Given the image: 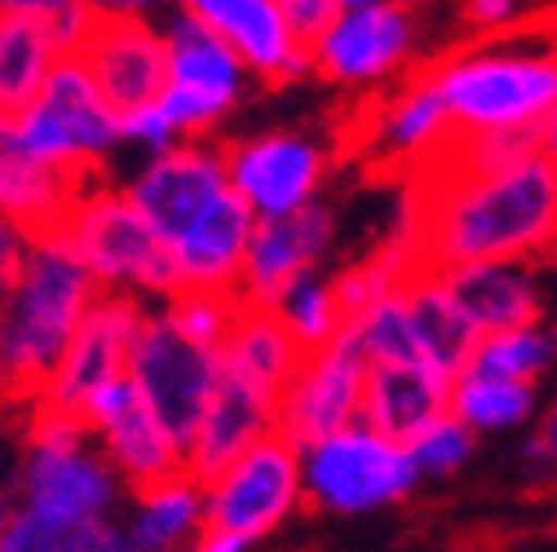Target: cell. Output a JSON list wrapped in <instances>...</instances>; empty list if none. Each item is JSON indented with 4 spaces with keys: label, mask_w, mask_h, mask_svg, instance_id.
<instances>
[{
    "label": "cell",
    "mask_w": 557,
    "mask_h": 552,
    "mask_svg": "<svg viewBox=\"0 0 557 552\" xmlns=\"http://www.w3.org/2000/svg\"><path fill=\"white\" fill-rule=\"evenodd\" d=\"M389 243L411 274L548 261L557 248V173L544 155H531L478 177L411 181Z\"/></svg>",
    "instance_id": "cell-1"
},
{
    "label": "cell",
    "mask_w": 557,
    "mask_h": 552,
    "mask_svg": "<svg viewBox=\"0 0 557 552\" xmlns=\"http://www.w3.org/2000/svg\"><path fill=\"white\" fill-rule=\"evenodd\" d=\"M98 301L94 274L66 248H32L23 284L0 314V406L32 411L72 344L81 318Z\"/></svg>",
    "instance_id": "cell-2"
},
{
    "label": "cell",
    "mask_w": 557,
    "mask_h": 552,
    "mask_svg": "<svg viewBox=\"0 0 557 552\" xmlns=\"http://www.w3.org/2000/svg\"><path fill=\"white\" fill-rule=\"evenodd\" d=\"M456 133H540L557 106L553 40H482L434 66Z\"/></svg>",
    "instance_id": "cell-3"
},
{
    "label": "cell",
    "mask_w": 557,
    "mask_h": 552,
    "mask_svg": "<svg viewBox=\"0 0 557 552\" xmlns=\"http://www.w3.org/2000/svg\"><path fill=\"white\" fill-rule=\"evenodd\" d=\"M128 376L143 389L151 416L173 442V451L186 460L208 416V402L218 393L222 359L213 350H203L199 340H190L169 314H147L128 354Z\"/></svg>",
    "instance_id": "cell-4"
},
{
    "label": "cell",
    "mask_w": 557,
    "mask_h": 552,
    "mask_svg": "<svg viewBox=\"0 0 557 552\" xmlns=\"http://www.w3.org/2000/svg\"><path fill=\"white\" fill-rule=\"evenodd\" d=\"M62 58L89 80V89L115 120L160 106L169 89V40H160L137 14L85 10Z\"/></svg>",
    "instance_id": "cell-5"
},
{
    "label": "cell",
    "mask_w": 557,
    "mask_h": 552,
    "mask_svg": "<svg viewBox=\"0 0 557 552\" xmlns=\"http://www.w3.org/2000/svg\"><path fill=\"white\" fill-rule=\"evenodd\" d=\"M62 248L94 274V284L147 288L160 297L182 292V269L173 248L133 209L128 195L98 190L94 199H85L72 226H66Z\"/></svg>",
    "instance_id": "cell-6"
},
{
    "label": "cell",
    "mask_w": 557,
    "mask_h": 552,
    "mask_svg": "<svg viewBox=\"0 0 557 552\" xmlns=\"http://www.w3.org/2000/svg\"><path fill=\"white\" fill-rule=\"evenodd\" d=\"M301 491L310 504L327 513H376L416 491V460L407 447L372 434L368 425H350L319 447L301 451Z\"/></svg>",
    "instance_id": "cell-7"
},
{
    "label": "cell",
    "mask_w": 557,
    "mask_h": 552,
    "mask_svg": "<svg viewBox=\"0 0 557 552\" xmlns=\"http://www.w3.org/2000/svg\"><path fill=\"white\" fill-rule=\"evenodd\" d=\"M14 137L23 155L49 168H85L102 164V155L120 142V120L98 102L89 80L72 62H58L40 98L14 120Z\"/></svg>",
    "instance_id": "cell-8"
},
{
    "label": "cell",
    "mask_w": 557,
    "mask_h": 552,
    "mask_svg": "<svg viewBox=\"0 0 557 552\" xmlns=\"http://www.w3.org/2000/svg\"><path fill=\"white\" fill-rule=\"evenodd\" d=\"M203 495H208V504H203L199 526H213V530H226V535H239L252 543L297 509L301 451L288 438L265 434Z\"/></svg>",
    "instance_id": "cell-9"
},
{
    "label": "cell",
    "mask_w": 557,
    "mask_h": 552,
    "mask_svg": "<svg viewBox=\"0 0 557 552\" xmlns=\"http://www.w3.org/2000/svg\"><path fill=\"white\" fill-rule=\"evenodd\" d=\"M143 305L124 292H111V297H98L89 305V314L81 318L72 344L58 363V376L49 385V393L32 406V411H53L62 421H76L85 425V411L89 402L128 372V354H133V340H137V327H143ZM89 429V425H85Z\"/></svg>",
    "instance_id": "cell-10"
},
{
    "label": "cell",
    "mask_w": 557,
    "mask_h": 552,
    "mask_svg": "<svg viewBox=\"0 0 557 552\" xmlns=\"http://www.w3.org/2000/svg\"><path fill=\"white\" fill-rule=\"evenodd\" d=\"M244 62L208 32L199 18L182 14L169 27V89L160 98L164 120L177 133L213 128L239 98Z\"/></svg>",
    "instance_id": "cell-11"
},
{
    "label": "cell",
    "mask_w": 557,
    "mask_h": 552,
    "mask_svg": "<svg viewBox=\"0 0 557 552\" xmlns=\"http://www.w3.org/2000/svg\"><path fill=\"white\" fill-rule=\"evenodd\" d=\"M363 380H368L363 354L345 336H336L327 350L310 354V363L301 367V376L284 393L278 416H274V434L288 438L297 451H310L323 438L359 425Z\"/></svg>",
    "instance_id": "cell-12"
},
{
    "label": "cell",
    "mask_w": 557,
    "mask_h": 552,
    "mask_svg": "<svg viewBox=\"0 0 557 552\" xmlns=\"http://www.w3.org/2000/svg\"><path fill=\"white\" fill-rule=\"evenodd\" d=\"M85 425L102 434L115 473H124L128 491H133L137 500H147V495L164 491L169 481L186 477V460L173 451V442H169L164 429L156 425L143 389L133 385L128 372H124L120 380H111V385L89 402Z\"/></svg>",
    "instance_id": "cell-13"
},
{
    "label": "cell",
    "mask_w": 557,
    "mask_h": 552,
    "mask_svg": "<svg viewBox=\"0 0 557 552\" xmlns=\"http://www.w3.org/2000/svg\"><path fill=\"white\" fill-rule=\"evenodd\" d=\"M416 49V18L407 0H385L368 10H341L327 36L314 45L310 62L332 85H381Z\"/></svg>",
    "instance_id": "cell-14"
},
{
    "label": "cell",
    "mask_w": 557,
    "mask_h": 552,
    "mask_svg": "<svg viewBox=\"0 0 557 552\" xmlns=\"http://www.w3.org/2000/svg\"><path fill=\"white\" fill-rule=\"evenodd\" d=\"M226 190H231L226 147L190 142V147H173V151L156 155V164L133 181L128 203L173 248Z\"/></svg>",
    "instance_id": "cell-15"
},
{
    "label": "cell",
    "mask_w": 557,
    "mask_h": 552,
    "mask_svg": "<svg viewBox=\"0 0 557 552\" xmlns=\"http://www.w3.org/2000/svg\"><path fill=\"white\" fill-rule=\"evenodd\" d=\"M323 147L297 133H265L226 151L231 190L261 217H288L306 209L323 181Z\"/></svg>",
    "instance_id": "cell-16"
},
{
    "label": "cell",
    "mask_w": 557,
    "mask_h": 552,
    "mask_svg": "<svg viewBox=\"0 0 557 552\" xmlns=\"http://www.w3.org/2000/svg\"><path fill=\"white\" fill-rule=\"evenodd\" d=\"M332 243V213L319 203L288 213V217H265L252 230L244 274H239V301L274 310L301 279H310V269Z\"/></svg>",
    "instance_id": "cell-17"
},
{
    "label": "cell",
    "mask_w": 557,
    "mask_h": 552,
    "mask_svg": "<svg viewBox=\"0 0 557 552\" xmlns=\"http://www.w3.org/2000/svg\"><path fill=\"white\" fill-rule=\"evenodd\" d=\"M186 14L199 18L244 66L270 85H293L314 72L310 53L288 32L274 0H186Z\"/></svg>",
    "instance_id": "cell-18"
},
{
    "label": "cell",
    "mask_w": 557,
    "mask_h": 552,
    "mask_svg": "<svg viewBox=\"0 0 557 552\" xmlns=\"http://www.w3.org/2000/svg\"><path fill=\"white\" fill-rule=\"evenodd\" d=\"M443 416H451V380L438 367H430L425 359L368 363L359 425H368L372 434L398 447H411Z\"/></svg>",
    "instance_id": "cell-19"
},
{
    "label": "cell",
    "mask_w": 557,
    "mask_h": 552,
    "mask_svg": "<svg viewBox=\"0 0 557 552\" xmlns=\"http://www.w3.org/2000/svg\"><path fill=\"white\" fill-rule=\"evenodd\" d=\"M274 416H278V402L270 393H261L257 385H248L244 376L222 367L218 393L208 402V416L199 425V438L186 451V477L199 491H208L248 447H257L265 434H274Z\"/></svg>",
    "instance_id": "cell-20"
},
{
    "label": "cell",
    "mask_w": 557,
    "mask_h": 552,
    "mask_svg": "<svg viewBox=\"0 0 557 552\" xmlns=\"http://www.w3.org/2000/svg\"><path fill=\"white\" fill-rule=\"evenodd\" d=\"M443 284L482 340L500 331H518V327H535L548 318V288L535 261L469 265V269L443 274Z\"/></svg>",
    "instance_id": "cell-21"
},
{
    "label": "cell",
    "mask_w": 557,
    "mask_h": 552,
    "mask_svg": "<svg viewBox=\"0 0 557 552\" xmlns=\"http://www.w3.org/2000/svg\"><path fill=\"white\" fill-rule=\"evenodd\" d=\"M111 495H115L111 468L81 447H32L23 464L27 513L53 522L58 530L98 522L102 509H111Z\"/></svg>",
    "instance_id": "cell-22"
},
{
    "label": "cell",
    "mask_w": 557,
    "mask_h": 552,
    "mask_svg": "<svg viewBox=\"0 0 557 552\" xmlns=\"http://www.w3.org/2000/svg\"><path fill=\"white\" fill-rule=\"evenodd\" d=\"M363 137H368L372 160H381L389 173L398 168L416 173L425 160H434L438 147L451 137V115L443 106L434 76L430 72L416 76L389 102H381L376 115L363 124Z\"/></svg>",
    "instance_id": "cell-23"
},
{
    "label": "cell",
    "mask_w": 557,
    "mask_h": 552,
    "mask_svg": "<svg viewBox=\"0 0 557 552\" xmlns=\"http://www.w3.org/2000/svg\"><path fill=\"white\" fill-rule=\"evenodd\" d=\"M257 217L252 209L226 190L213 209H208L177 243V269H182V292H235L239 297V274H244V256L252 243Z\"/></svg>",
    "instance_id": "cell-24"
},
{
    "label": "cell",
    "mask_w": 557,
    "mask_h": 552,
    "mask_svg": "<svg viewBox=\"0 0 557 552\" xmlns=\"http://www.w3.org/2000/svg\"><path fill=\"white\" fill-rule=\"evenodd\" d=\"M218 359H222V367H231L235 376H244L248 385L270 393L274 402H284V393L293 389V380L310 363V354L301 350V340L288 331V323L278 318V310L248 305V301H239L235 323H231V331L222 340Z\"/></svg>",
    "instance_id": "cell-25"
},
{
    "label": "cell",
    "mask_w": 557,
    "mask_h": 552,
    "mask_svg": "<svg viewBox=\"0 0 557 552\" xmlns=\"http://www.w3.org/2000/svg\"><path fill=\"white\" fill-rule=\"evenodd\" d=\"M62 32L40 18L0 14V120H18L40 89L49 85L53 66L62 62Z\"/></svg>",
    "instance_id": "cell-26"
},
{
    "label": "cell",
    "mask_w": 557,
    "mask_h": 552,
    "mask_svg": "<svg viewBox=\"0 0 557 552\" xmlns=\"http://www.w3.org/2000/svg\"><path fill=\"white\" fill-rule=\"evenodd\" d=\"M403 301H407V318H411L416 344H421V359L430 367H438L447 380L465 376V367H469L482 336L469 327V318L451 301L443 274H411L407 288H403Z\"/></svg>",
    "instance_id": "cell-27"
},
{
    "label": "cell",
    "mask_w": 557,
    "mask_h": 552,
    "mask_svg": "<svg viewBox=\"0 0 557 552\" xmlns=\"http://www.w3.org/2000/svg\"><path fill=\"white\" fill-rule=\"evenodd\" d=\"M451 416L473 434H509L540 416V385L465 372L451 380Z\"/></svg>",
    "instance_id": "cell-28"
},
{
    "label": "cell",
    "mask_w": 557,
    "mask_h": 552,
    "mask_svg": "<svg viewBox=\"0 0 557 552\" xmlns=\"http://www.w3.org/2000/svg\"><path fill=\"white\" fill-rule=\"evenodd\" d=\"M465 372L500 376V380H518V385H540L544 376L557 372V327L544 318L535 327L486 336V340H478V350H473Z\"/></svg>",
    "instance_id": "cell-29"
},
{
    "label": "cell",
    "mask_w": 557,
    "mask_h": 552,
    "mask_svg": "<svg viewBox=\"0 0 557 552\" xmlns=\"http://www.w3.org/2000/svg\"><path fill=\"white\" fill-rule=\"evenodd\" d=\"M137 504H143V513H137V522L128 530L133 552H173L203 522V491L190 477L169 481L164 491L137 500Z\"/></svg>",
    "instance_id": "cell-30"
},
{
    "label": "cell",
    "mask_w": 557,
    "mask_h": 552,
    "mask_svg": "<svg viewBox=\"0 0 557 552\" xmlns=\"http://www.w3.org/2000/svg\"><path fill=\"white\" fill-rule=\"evenodd\" d=\"M274 310H278V318L288 323V331L301 340L306 354L327 350V344L341 336V327H345L341 305H336V297H332V284L314 279V274H310V279H301Z\"/></svg>",
    "instance_id": "cell-31"
},
{
    "label": "cell",
    "mask_w": 557,
    "mask_h": 552,
    "mask_svg": "<svg viewBox=\"0 0 557 552\" xmlns=\"http://www.w3.org/2000/svg\"><path fill=\"white\" fill-rule=\"evenodd\" d=\"M473 447H478V434L465 429L456 416H443L434 429H425L407 451L416 460V473L443 481V477H456L473 460Z\"/></svg>",
    "instance_id": "cell-32"
},
{
    "label": "cell",
    "mask_w": 557,
    "mask_h": 552,
    "mask_svg": "<svg viewBox=\"0 0 557 552\" xmlns=\"http://www.w3.org/2000/svg\"><path fill=\"white\" fill-rule=\"evenodd\" d=\"M522 481L535 495H557V393L531 421V438L522 442Z\"/></svg>",
    "instance_id": "cell-33"
},
{
    "label": "cell",
    "mask_w": 557,
    "mask_h": 552,
    "mask_svg": "<svg viewBox=\"0 0 557 552\" xmlns=\"http://www.w3.org/2000/svg\"><path fill=\"white\" fill-rule=\"evenodd\" d=\"M62 530L36 513H10V522L0 526V552H58Z\"/></svg>",
    "instance_id": "cell-34"
},
{
    "label": "cell",
    "mask_w": 557,
    "mask_h": 552,
    "mask_svg": "<svg viewBox=\"0 0 557 552\" xmlns=\"http://www.w3.org/2000/svg\"><path fill=\"white\" fill-rule=\"evenodd\" d=\"M527 14V0H465L460 5V18L469 32L496 40V36H509Z\"/></svg>",
    "instance_id": "cell-35"
},
{
    "label": "cell",
    "mask_w": 557,
    "mask_h": 552,
    "mask_svg": "<svg viewBox=\"0 0 557 552\" xmlns=\"http://www.w3.org/2000/svg\"><path fill=\"white\" fill-rule=\"evenodd\" d=\"M0 14H23V18L53 23L62 32V40H72L81 18H85V5L81 0H0Z\"/></svg>",
    "instance_id": "cell-36"
},
{
    "label": "cell",
    "mask_w": 557,
    "mask_h": 552,
    "mask_svg": "<svg viewBox=\"0 0 557 552\" xmlns=\"http://www.w3.org/2000/svg\"><path fill=\"white\" fill-rule=\"evenodd\" d=\"M23 265H27V239L0 217V314L10 310V301L23 284Z\"/></svg>",
    "instance_id": "cell-37"
},
{
    "label": "cell",
    "mask_w": 557,
    "mask_h": 552,
    "mask_svg": "<svg viewBox=\"0 0 557 552\" xmlns=\"http://www.w3.org/2000/svg\"><path fill=\"white\" fill-rule=\"evenodd\" d=\"M58 552H133L128 535H120L107 522H81V526H66Z\"/></svg>",
    "instance_id": "cell-38"
},
{
    "label": "cell",
    "mask_w": 557,
    "mask_h": 552,
    "mask_svg": "<svg viewBox=\"0 0 557 552\" xmlns=\"http://www.w3.org/2000/svg\"><path fill=\"white\" fill-rule=\"evenodd\" d=\"M540 155H544L548 168L557 173V106H553V115L540 124Z\"/></svg>",
    "instance_id": "cell-39"
},
{
    "label": "cell",
    "mask_w": 557,
    "mask_h": 552,
    "mask_svg": "<svg viewBox=\"0 0 557 552\" xmlns=\"http://www.w3.org/2000/svg\"><path fill=\"white\" fill-rule=\"evenodd\" d=\"M85 10H98V14H133L143 5H156V0H81Z\"/></svg>",
    "instance_id": "cell-40"
},
{
    "label": "cell",
    "mask_w": 557,
    "mask_h": 552,
    "mask_svg": "<svg viewBox=\"0 0 557 552\" xmlns=\"http://www.w3.org/2000/svg\"><path fill=\"white\" fill-rule=\"evenodd\" d=\"M345 10H368V5H385V0H341Z\"/></svg>",
    "instance_id": "cell-41"
},
{
    "label": "cell",
    "mask_w": 557,
    "mask_h": 552,
    "mask_svg": "<svg viewBox=\"0 0 557 552\" xmlns=\"http://www.w3.org/2000/svg\"><path fill=\"white\" fill-rule=\"evenodd\" d=\"M548 265H553V269H557V248H553V252H548Z\"/></svg>",
    "instance_id": "cell-42"
},
{
    "label": "cell",
    "mask_w": 557,
    "mask_h": 552,
    "mask_svg": "<svg viewBox=\"0 0 557 552\" xmlns=\"http://www.w3.org/2000/svg\"><path fill=\"white\" fill-rule=\"evenodd\" d=\"M5 522H10V513H5V509H0V526H5Z\"/></svg>",
    "instance_id": "cell-43"
},
{
    "label": "cell",
    "mask_w": 557,
    "mask_h": 552,
    "mask_svg": "<svg viewBox=\"0 0 557 552\" xmlns=\"http://www.w3.org/2000/svg\"><path fill=\"white\" fill-rule=\"evenodd\" d=\"M553 539H557V517H553Z\"/></svg>",
    "instance_id": "cell-44"
}]
</instances>
